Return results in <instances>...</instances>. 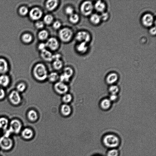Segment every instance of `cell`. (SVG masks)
<instances>
[{
    "mask_svg": "<svg viewBox=\"0 0 156 156\" xmlns=\"http://www.w3.org/2000/svg\"><path fill=\"white\" fill-rule=\"evenodd\" d=\"M102 142L104 145L109 149L116 148L120 144L119 136L112 133L105 135L102 138Z\"/></svg>",
    "mask_w": 156,
    "mask_h": 156,
    "instance_id": "cell-1",
    "label": "cell"
},
{
    "mask_svg": "<svg viewBox=\"0 0 156 156\" xmlns=\"http://www.w3.org/2000/svg\"><path fill=\"white\" fill-rule=\"evenodd\" d=\"M33 72L34 76L39 81L44 80L48 76L46 68L42 63L36 64L34 67Z\"/></svg>",
    "mask_w": 156,
    "mask_h": 156,
    "instance_id": "cell-2",
    "label": "cell"
},
{
    "mask_svg": "<svg viewBox=\"0 0 156 156\" xmlns=\"http://www.w3.org/2000/svg\"><path fill=\"white\" fill-rule=\"evenodd\" d=\"M9 129L6 130L4 134L6 136H9L11 133L18 134L21 130L22 124L21 122L18 119L12 120L9 123Z\"/></svg>",
    "mask_w": 156,
    "mask_h": 156,
    "instance_id": "cell-3",
    "label": "cell"
},
{
    "mask_svg": "<svg viewBox=\"0 0 156 156\" xmlns=\"http://www.w3.org/2000/svg\"><path fill=\"white\" fill-rule=\"evenodd\" d=\"M73 35L72 30L67 27L61 29L58 32L59 38L62 41L64 42H67L70 41Z\"/></svg>",
    "mask_w": 156,
    "mask_h": 156,
    "instance_id": "cell-4",
    "label": "cell"
},
{
    "mask_svg": "<svg viewBox=\"0 0 156 156\" xmlns=\"http://www.w3.org/2000/svg\"><path fill=\"white\" fill-rule=\"evenodd\" d=\"M13 142L9 136L4 135L0 137V147L4 150L10 149L12 147Z\"/></svg>",
    "mask_w": 156,
    "mask_h": 156,
    "instance_id": "cell-5",
    "label": "cell"
},
{
    "mask_svg": "<svg viewBox=\"0 0 156 156\" xmlns=\"http://www.w3.org/2000/svg\"><path fill=\"white\" fill-rule=\"evenodd\" d=\"M94 8V5L91 1H86L83 2L81 4L80 10L83 15L88 16L92 13Z\"/></svg>",
    "mask_w": 156,
    "mask_h": 156,
    "instance_id": "cell-6",
    "label": "cell"
},
{
    "mask_svg": "<svg viewBox=\"0 0 156 156\" xmlns=\"http://www.w3.org/2000/svg\"><path fill=\"white\" fill-rule=\"evenodd\" d=\"M9 100L11 103L15 105H19L21 101L20 93L16 90H12L9 96Z\"/></svg>",
    "mask_w": 156,
    "mask_h": 156,
    "instance_id": "cell-7",
    "label": "cell"
},
{
    "mask_svg": "<svg viewBox=\"0 0 156 156\" xmlns=\"http://www.w3.org/2000/svg\"><path fill=\"white\" fill-rule=\"evenodd\" d=\"M76 38L79 42H83L87 43L90 41L91 37L90 34L87 32L81 31L77 33Z\"/></svg>",
    "mask_w": 156,
    "mask_h": 156,
    "instance_id": "cell-8",
    "label": "cell"
},
{
    "mask_svg": "<svg viewBox=\"0 0 156 156\" xmlns=\"http://www.w3.org/2000/svg\"><path fill=\"white\" fill-rule=\"evenodd\" d=\"M30 18L33 20H38L42 16L43 12L39 8L35 7L32 8L29 12Z\"/></svg>",
    "mask_w": 156,
    "mask_h": 156,
    "instance_id": "cell-9",
    "label": "cell"
},
{
    "mask_svg": "<svg viewBox=\"0 0 156 156\" xmlns=\"http://www.w3.org/2000/svg\"><path fill=\"white\" fill-rule=\"evenodd\" d=\"M154 22V18L152 14L149 13L144 14L141 18V22L143 25L146 27L152 26Z\"/></svg>",
    "mask_w": 156,
    "mask_h": 156,
    "instance_id": "cell-10",
    "label": "cell"
},
{
    "mask_svg": "<svg viewBox=\"0 0 156 156\" xmlns=\"http://www.w3.org/2000/svg\"><path fill=\"white\" fill-rule=\"evenodd\" d=\"M54 88L56 92L60 94H66L68 90V86L64 83L61 81L55 84Z\"/></svg>",
    "mask_w": 156,
    "mask_h": 156,
    "instance_id": "cell-11",
    "label": "cell"
},
{
    "mask_svg": "<svg viewBox=\"0 0 156 156\" xmlns=\"http://www.w3.org/2000/svg\"><path fill=\"white\" fill-rule=\"evenodd\" d=\"M45 44L47 47L53 51L57 50L59 47L58 42L55 37L50 38L48 40Z\"/></svg>",
    "mask_w": 156,
    "mask_h": 156,
    "instance_id": "cell-12",
    "label": "cell"
},
{
    "mask_svg": "<svg viewBox=\"0 0 156 156\" xmlns=\"http://www.w3.org/2000/svg\"><path fill=\"white\" fill-rule=\"evenodd\" d=\"M9 69V65L7 60L4 58H0V75L6 74Z\"/></svg>",
    "mask_w": 156,
    "mask_h": 156,
    "instance_id": "cell-13",
    "label": "cell"
},
{
    "mask_svg": "<svg viewBox=\"0 0 156 156\" xmlns=\"http://www.w3.org/2000/svg\"><path fill=\"white\" fill-rule=\"evenodd\" d=\"M22 137L25 140H30L32 139L34 135L33 131L31 129L27 128L23 129L21 133Z\"/></svg>",
    "mask_w": 156,
    "mask_h": 156,
    "instance_id": "cell-14",
    "label": "cell"
},
{
    "mask_svg": "<svg viewBox=\"0 0 156 156\" xmlns=\"http://www.w3.org/2000/svg\"><path fill=\"white\" fill-rule=\"evenodd\" d=\"M41 56L44 60L47 61H50L53 60V55L46 49L41 51Z\"/></svg>",
    "mask_w": 156,
    "mask_h": 156,
    "instance_id": "cell-15",
    "label": "cell"
},
{
    "mask_svg": "<svg viewBox=\"0 0 156 156\" xmlns=\"http://www.w3.org/2000/svg\"><path fill=\"white\" fill-rule=\"evenodd\" d=\"M58 4V1L56 0H49L45 3V7L47 9L50 11L54 10Z\"/></svg>",
    "mask_w": 156,
    "mask_h": 156,
    "instance_id": "cell-16",
    "label": "cell"
},
{
    "mask_svg": "<svg viewBox=\"0 0 156 156\" xmlns=\"http://www.w3.org/2000/svg\"><path fill=\"white\" fill-rule=\"evenodd\" d=\"M94 7L96 11L101 13L104 12L106 8L105 3L101 0L97 1Z\"/></svg>",
    "mask_w": 156,
    "mask_h": 156,
    "instance_id": "cell-17",
    "label": "cell"
},
{
    "mask_svg": "<svg viewBox=\"0 0 156 156\" xmlns=\"http://www.w3.org/2000/svg\"><path fill=\"white\" fill-rule=\"evenodd\" d=\"M10 82V78L6 74L0 75V86L6 87L9 84Z\"/></svg>",
    "mask_w": 156,
    "mask_h": 156,
    "instance_id": "cell-18",
    "label": "cell"
},
{
    "mask_svg": "<svg viewBox=\"0 0 156 156\" xmlns=\"http://www.w3.org/2000/svg\"><path fill=\"white\" fill-rule=\"evenodd\" d=\"M118 78V76L116 73H111L107 76L106 81L108 83L112 84L115 82Z\"/></svg>",
    "mask_w": 156,
    "mask_h": 156,
    "instance_id": "cell-19",
    "label": "cell"
},
{
    "mask_svg": "<svg viewBox=\"0 0 156 156\" xmlns=\"http://www.w3.org/2000/svg\"><path fill=\"white\" fill-rule=\"evenodd\" d=\"M77 51L80 53L85 52L88 49L87 43L85 42H79L76 46Z\"/></svg>",
    "mask_w": 156,
    "mask_h": 156,
    "instance_id": "cell-20",
    "label": "cell"
},
{
    "mask_svg": "<svg viewBox=\"0 0 156 156\" xmlns=\"http://www.w3.org/2000/svg\"><path fill=\"white\" fill-rule=\"evenodd\" d=\"M9 124V120L7 119L4 117L0 118V129L6 131Z\"/></svg>",
    "mask_w": 156,
    "mask_h": 156,
    "instance_id": "cell-21",
    "label": "cell"
},
{
    "mask_svg": "<svg viewBox=\"0 0 156 156\" xmlns=\"http://www.w3.org/2000/svg\"><path fill=\"white\" fill-rule=\"evenodd\" d=\"M90 20L94 25L98 24L101 21L100 15L97 13H94L91 15Z\"/></svg>",
    "mask_w": 156,
    "mask_h": 156,
    "instance_id": "cell-22",
    "label": "cell"
},
{
    "mask_svg": "<svg viewBox=\"0 0 156 156\" xmlns=\"http://www.w3.org/2000/svg\"><path fill=\"white\" fill-rule=\"evenodd\" d=\"M61 111L62 115L65 116H68L71 113V108L67 104H64L61 106Z\"/></svg>",
    "mask_w": 156,
    "mask_h": 156,
    "instance_id": "cell-23",
    "label": "cell"
},
{
    "mask_svg": "<svg viewBox=\"0 0 156 156\" xmlns=\"http://www.w3.org/2000/svg\"><path fill=\"white\" fill-rule=\"evenodd\" d=\"M21 39L22 41L24 43L29 44L32 41L33 37L30 34L25 33L22 34Z\"/></svg>",
    "mask_w": 156,
    "mask_h": 156,
    "instance_id": "cell-24",
    "label": "cell"
},
{
    "mask_svg": "<svg viewBox=\"0 0 156 156\" xmlns=\"http://www.w3.org/2000/svg\"><path fill=\"white\" fill-rule=\"evenodd\" d=\"M27 116L29 119L32 122L36 120L38 118L37 112L33 110H30L27 113Z\"/></svg>",
    "mask_w": 156,
    "mask_h": 156,
    "instance_id": "cell-25",
    "label": "cell"
},
{
    "mask_svg": "<svg viewBox=\"0 0 156 156\" xmlns=\"http://www.w3.org/2000/svg\"><path fill=\"white\" fill-rule=\"evenodd\" d=\"M111 105V101L109 99L105 98L101 101L100 106L103 109L107 110L109 108Z\"/></svg>",
    "mask_w": 156,
    "mask_h": 156,
    "instance_id": "cell-26",
    "label": "cell"
},
{
    "mask_svg": "<svg viewBox=\"0 0 156 156\" xmlns=\"http://www.w3.org/2000/svg\"><path fill=\"white\" fill-rule=\"evenodd\" d=\"M48 36V32L45 30H42L40 31L38 34L39 39L41 40H44L46 39Z\"/></svg>",
    "mask_w": 156,
    "mask_h": 156,
    "instance_id": "cell-27",
    "label": "cell"
},
{
    "mask_svg": "<svg viewBox=\"0 0 156 156\" xmlns=\"http://www.w3.org/2000/svg\"><path fill=\"white\" fill-rule=\"evenodd\" d=\"M29 12V10L28 8L25 6H21L18 9L19 14L22 16H25L27 15Z\"/></svg>",
    "mask_w": 156,
    "mask_h": 156,
    "instance_id": "cell-28",
    "label": "cell"
},
{
    "mask_svg": "<svg viewBox=\"0 0 156 156\" xmlns=\"http://www.w3.org/2000/svg\"><path fill=\"white\" fill-rule=\"evenodd\" d=\"M62 62L60 59L54 60L53 63V66L55 69L56 70L60 69L62 68Z\"/></svg>",
    "mask_w": 156,
    "mask_h": 156,
    "instance_id": "cell-29",
    "label": "cell"
},
{
    "mask_svg": "<svg viewBox=\"0 0 156 156\" xmlns=\"http://www.w3.org/2000/svg\"><path fill=\"white\" fill-rule=\"evenodd\" d=\"M119 152L117 148L109 149L107 152L106 156H119Z\"/></svg>",
    "mask_w": 156,
    "mask_h": 156,
    "instance_id": "cell-30",
    "label": "cell"
},
{
    "mask_svg": "<svg viewBox=\"0 0 156 156\" xmlns=\"http://www.w3.org/2000/svg\"><path fill=\"white\" fill-rule=\"evenodd\" d=\"M43 21L44 23L47 25H49L53 22V16L50 14H47L44 17Z\"/></svg>",
    "mask_w": 156,
    "mask_h": 156,
    "instance_id": "cell-31",
    "label": "cell"
},
{
    "mask_svg": "<svg viewBox=\"0 0 156 156\" xmlns=\"http://www.w3.org/2000/svg\"><path fill=\"white\" fill-rule=\"evenodd\" d=\"M69 19L70 22L73 23H76L79 20V17L78 14L73 13L69 16Z\"/></svg>",
    "mask_w": 156,
    "mask_h": 156,
    "instance_id": "cell-32",
    "label": "cell"
},
{
    "mask_svg": "<svg viewBox=\"0 0 156 156\" xmlns=\"http://www.w3.org/2000/svg\"><path fill=\"white\" fill-rule=\"evenodd\" d=\"M26 86L25 83L21 82L19 83L16 87V90L19 93L23 92L26 89Z\"/></svg>",
    "mask_w": 156,
    "mask_h": 156,
    "instance_id": "cell-33",
    "label": "cell"
},
{
    "mask_svg": "<svg viewBox=\"0 0 156 156\" xmlns=\"http://www.w3.org/2000/svg\"><path fill=\"white\" fill-rule=\"evenodd\" d=\"M58 74L55 72H52L49 74L48 76L49 80L52 82L56 81L58 78Z\"/></svg>",
    "mask_w": 156,
    "mask_h": 156,
    "instance_id": "cell-34",
    "label": "cell"
},
{
    "mask_svg": "<svg viewBox=\"0 0 156 156\" xmlns=\"http://www.w3.org/2000/svg\"><path fill=\"white\" fill-rule=\"evenodd\" d=\"M64 74L70 78L73 74V70L70 67H68L65 68L64 69Z\"/></svg>",
    "mask_w": 156,
    "mask_h": 156,
    "instance_id": "cell-35",
    "label": "cell"
},
{
    "mask_svg": "<svg viewBox=\"0 0 156 156\" xmlns=\"http://www.w3.org/2000/svg\"><path fill=\"white\" fill-rule=\"evenodd\" d=\"M72 99L71 95L69 94H66L62 97V100L64 102L67 103L70 102Z\"/></svg>",
    "mask_w": 156,
    "mask_h": 156,
    "instance_id": "cell-36",
    "label": "cell"
},
{
    "mask_svg": "<svg viewBox=\"0 0 156 156\" xmlns=\"http://www.w3.org/2000/svg\"><path fill=\"white\" fill-rule=\"evenodd\" d=\"M109 90L111 94H116L118 92L119 89L117 86L113 85L110 87Z\"/></svg>",
    "mask_w": 156,
    "mask_h": 156,
    "instance_id": "cell-37",
    "label": "cell"
},
{
    "mask_svg": "<svg viewBox=\"0 0 156 156\" xmlns=\"http://www.w3.org/2000/svg\"><path fill=\"white\" fill-rule=\"evenodd\" d=\"M101 20L103 21L107 20L109 17V15L108 12H104L101 13V15H100Z\"/></svg>",
    "mask_w": 156,
    "mask_h": 156,
    "instance_id": "cell-38",
    "label": "cell"
},
{
    "mask_svg": "<svg viewBox=\"0 0 156 156\" xmlns=\"http://www.w3.org/2000/svg\"><path fill=\"white\" fill-rule=\"evenodd\" d=\"M65 12L66 14L69 16L74 13V9L70 6H68L65 9Z\"/></svg>",
    "mask_w": 156,
    "mask_h": 156,
    "instance_id": "cell-39",
    "label": "cell"
},
{
    "mask_svg": "<svg viewBox=\"0 0 156 156\" xmlns=\"http://www.w3.org/2000/svg\"><path fill=\"white\" fill-rule=\"evenodd\" d=\"M59 78L61 82L64 83L68 82L70 78L63 73L60 76Z\"/></svg>",
    "mask_w": 156,
    "mask_h": 156,
    "instance_id": "cell-40",
    "label": "cell"
},
{
    "mask_svg": "<svg viewBox=\"0 0 156 156\" xmlns=\"http://www.w3.org/2000/svg\"><path fill=\"white\" fill-rule=\"evenodd\" d=\"M44 26V23L43 22L41 21L38 20L35 23L36 27L38 29H41Z\"/></svg>",
    "mask_w": 156,
    "mask_h": 156,
    "instance_id": "cell-41",
    "label": "cell"
},
{
    "mask_svg": "<svg viewBox=\"0 0 156 156\" xmlns=\"http://www.w3.org/2000/svg\"><path fill=\"white\" fill-rule=\"evenodd\" d=\"M53 28L55 29H58L60 28L61 26V22L58 21L54 22L52 25Z\"/></svg>",
    "mask_w": 156,
    "mask_h": 156,
    "instance_id": "cell-42",
    "label": "cell"
},
{
    "mask_svg": "<svg viewBox=\"0 0 156 156\" xmlns=\"http://www.w3.org/2000/svg\"><path fill=\"white\" fill-rule=\"evenodd\" d=\"M5 96V93L3 88L0 87V100L3 99Z\"/></svg>",
    "mask_w": 156,
    "mask_h": 156,
    "instance_id": "cell-43",
    "label": "cell"
},
{
    "mask_svg": "<svg viewBox=\"0 0 156 156\" xmlns=\"http://www.w3.org/2000/svg\"><path fill=\"white\" fill-rule=\"evenodd\" d=\"M47 47L45 43H41L39 44L38 45V48L39 50L41 51L44 49H46Z\"/></svg>",
    "mask_w": 156,
    "mask_h": 156,
    "instance_id": "cell-44",
    "label": "cell"
},
{
    "mask_svg": "<svg viewBox=\"0 0 156 156\" xmlns=\"http://www.w3.org/2000/svg\"><path fill=\"white\" fill-rule=\"evenodd\" d=\"M156 33V27H155L151 28L149 30V33L151 35H155Z\"/></svg>",
    "mask_w": 156,
    "mask_h": 156,
    "instance_id": "cell-45",
    "label": "cell"
},
{
    "mask_svg": "<svg viewBox=\"0 0 156 156\" xmlns=\"http://www.w3.org/2000/svg\"><path fill=\"white\" fill-rule=\"evenodd\" d=\"M117 98V96L116 94H111V95L110 96L109 98V100L111 101H114L116 100Z\"/></svg>",
    "mask_w": 156,
    "mask_h": 156,
    "instance_id": "cell-46",
    "label": "cell"
},
{
    "mask_svg": "<svg viewBox=\"0 0 156 156\" xmlns=\"http://www.w3.org/2000/svg\"><path fill=\"white\" fill-rule=\"evenodd\" d=\"M61 57V55L60 54H56L55 55H53V59L54 60L57 59H60Z\"/></svg>",
    "mask_w": 156,
    "mask_h": 156,
    "instance_id": "cell-47",
    "label": "cell"
},
{
    "mask_svg": "<svg viewBox=\"0 0 156 156\" xmlns=\"http://www.w3.org/2000/svg\"></svg>",
    "mask_w": 156,
    "mask_h": 156,
    "instance_id": "cell-48",
    "label": "cell"
}]
</instances>
